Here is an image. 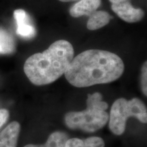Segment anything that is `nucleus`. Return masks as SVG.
<instances>
[{"instance_id": "obj_1", "label": "nucleus", "mask_w": 147, "mask_h": 147, "mask_svg": "<svg viewBox=\"0 0 147 147\" xmlns=\"http://www.w3.org/2000/svg\"><path fill=\"white\" fill-rule=\"evenodd\" d=\"M124 69V63L119 55L89 49L73 59L64 75L69 84L82 88L115 81L122 76Z\"/></svg>"}, {"instance_id": "obj_2", "label": "nucleus", "mask_w": 147, "mask_h": 147, "mask_svg": "<svg viewBox=\"0 0 147 147\" xmlns=\"http://www.w3.org/2000/svg\"><path fill=\"white\" fill-rule=\"evenodd\" d=\"M74 55L71 43L67 40H57L44 52L29 57L24 64V72L29 81L36 86L53 83L65 74Z\"/></svg>"}, {"instance_id": "obj_3", "label": "nucleus", "mask_w": 147, "mask_h": 147, "mask_svg": "<svg viewBox=\"0 0 147 147\" xmlns=\"http://www.w3.org/2000/svg\"><path fill=\"white\" fill-rule=\"evenodd\" d=\"M87 107L80 112H69L64 117L65 123L71 129H80L93 133L106 125L109 115L106 111L108 104L102 101L100 93L88 94Z\"/></svg>"}, {"instance_id": "obj_4", "label": "nucleus", "mask_w": 147, "mask_h": 147, "mask_svg": "<svg viewBox=\"0 0 147 147\" xmlns=\"http://www.w3.org/2000/svg\"><path fill=\"white\" fill-rule=\"evenodd\" d=\"M129 117H136L142 123H146L147 110L144 103L138 98L130 100L119 98L116 100L112 106L109 115L110 131L115 135H122Z\"/></svg>"}, {"instance_id": "obj_5", "label": "nucleus", "mask_w": 147, "mask_h": 147, "mask_svg": "<svg viewBox=\"0 0 147 147\" xmlns=\"http://www.w3.org/2000/svg\"><path fill=\"white\" fill-rule=\"evenodd\" d=\"M111 9L119 18L129 23L140 21L144 16V10L141 8H134L131 5V0L112 3Z\"/></svg>"}, {"instance_id": "obj_6", "label": "nucleus", "mask_w": 147, "mask_h": 147, "mask_svg": "<svg viewBox=\"0 0 147 147\" xmlns=\"http://www.w3.org/2000/svg\"><path fill=\"white\" fill-rule=\"evenodd\" d=\"M14 18L15 19L17 28L16 34L22 38H32L36 36V31L35 27L29 23V18L27 12L23 9H17L14 12Z\"/></svg>"}, {"instance_id": "obj_7", "label": "nucleus", "mask_w": 147, "mask_h": 147, "mask_svg": "<svg viewBox=\"0 0 147 147\" xmlns=\"http://www.w3.org/2000/svg\"><path fill=\"white\" fill-rule=\"evenodd\" d=\"M102 0H79L69 8V14L74 18L82 16H89L98 9Z\"/></svg>"}, {"instance_id": "obj_8", "label": "nucleus", "mask_w": 147, "mask_h": 147, "mask_svg": "<svg viewBox=\"0 0 147 147\" xmlns=\"http://www.w3.org/2000/svg\"><path fill=\"white\" fill-rule=\"evenodd\" d=\"M21 125L12 121L0 132V147H17Z\"/></svg>"}, {"instance_id": "obj_9", "label": "nucleus", "mask_w": 147, "mask_h": 147, "mask_svg": "<svg viewBox=\"0 0 147 147\" xmlns=\"http://www.w3.org/2000/svg\"><path fill=\"white\" fill-rule=\"evenodd\" d=\"M112 18L108 12L104 10H96L89 16L87 27L91 31H95L107 25Z\"/></svg>"}, {"instance_id": "obj_10", "label": "nucleus", "mask_w": 147, "mask_h": 147, "mask_svg": "<svg viewBox=\"0 0 147 147\" xmlns=\"http://www.w3.org/2000/svg\"><path fill=\"white\" fill-rule=\"evenodd\" d=\"M105 142L100 137H90L82 140L79 138L68 139L66 141L64 147H104Z\"/></svg>"}, {"instance_id": "obj_11", "label": "nucleus", "mask_w": 147, "mask_h": 147, "mask_svg": "<svg viewBox=\"0 0 147 147\" xmlns=\"http://www.w3.org/2000/svg\"><path fill=\"white\" fill-rule=\"evenodd\" d=\"M14 37L5 29L0 27V55H9L15 52Z\"/></svg>"}, {"instance_id": "obj_12", "label": "nucleus", "mask_w": 147, "mask_h": 147, "mask_svg": "<svg viewBox=\"0 0 147 147\" xmlns=\"http://www.w3.org/2000/svg\"><path fill=\"white\" fill-rule=\"evenodd\" d=\"M68 136L65 132L57 131L49 136L47 141L44 144H27L24 147H64Z\"/></svg>"}, {"instance_id": "obj_13", "label": "nucleus", "mask_w": 147, "mask_h": 147, "mask_svg": "<svg viewBox=\"0 0 147 147\" xmlns=\"http://www.w3.org/2000/svg\"><path fill=\"white\" fill-rule=\"evenodd\" d=\"M146 78H147V69H146V61H145L142 66L141 69V89L143 92V94L146 97L147 95V86H146Z\"/></svg>"}, {"instance_id": "obj_14", "label": "nucleus", "mask_w": 147, "mask_h": 147, "mask_svg": "<svg viewBox=\"0 0 147 147\" xmlns=\"http://www.w3.org/2000/svg\"><path fill=\"white\" fill-rule=\"evenodd\" d=\"M9 112L8 110L0 109V128L7 122L8 119H9Z\"/></svg>"}, {"instance_id": "obj_15", "label": "nucleus", "mask_w": 147, "mask_h": 147, "mask_svg": "<svg viewBox=\"0 0 147 147\" xmlns=\"http://www.w3.org/2000/svg\"><path fill=\"white\" fill-rule=\"evenodd\" d=\"M109 1L111 2V3H116L121 2V1H125V0H109Z\"/></svg>"}, {"instance_id": "obj_16", "label": "nucleus", "mask_w": 147, "mask_h": 147, "mask_svg": "<svg viewBox=\"0 0 147 147\" xmlns=\"http://www.w3.org/2000/svg\"><path fill=\"white\" fill-rule=\"evenodd\" d=\"M59 1H62V2H70V1H79V0H59Z\"/></svg>"}]
</instances>
